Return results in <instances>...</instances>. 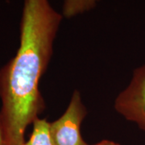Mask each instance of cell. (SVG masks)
<instances>
[{
  "instance_id": "obj_1",
  "label": "cell",
  "mask_w": 145,
  "mask_h": 145,
  "mask_svg": "<svg viewBox=\"0 0 145 145\" xmlns=\"http://www.w3.org/2000/svg\"><path fill=\"white\" fill-rule=\"evenodd\" d=\"M63 16L49 0H24L16 54L0 68V127L3 144L23 145L45 109L40 81L46 72Z\"/></svg>"
},
{
  "instance_id": "obj_2",
  "label": "cell",
  "mask_w": 145,
  "mask_h": 145,
  "mask_svg": "<svg viewBox=\"0 0 145 145\" xmlns=\"http://www.w3.org/2000/svg\"><path fill=\"white\" fill-rule=\"evenodd\" d=\"M86 114L81 93L75 90L65 113L50 123L49 134L52 145H89L81 135V125Z\"/></svg>"
},
{
  "instance_id": "obj_3",
  "label": "cell",
  "mask_w": 145,
  "mask_h": 145,
  "mask_svg": "<svg viewBox=\"0 0 145 145\" xmlns=\"http://www.w3.org/2000/svg\"><path fill=\"white\" fill-rule=\"evenodd\" d=\"M114 108L145 131V65L134 71L129 85L115 99Z\"/></svg>"
},
{
  "instance_id": "obj_4",
  "label": "cell",
  "mask_w": 145,
  "mask_h": 145,
  "mask_svg": "<svg viewBox=\"0 0 145 145\" xmlns=\"http://www.w3.org/2000/svg\"><path fill=\"white\" fill-rule=\"evenodd\" d=\"M101 0H64L62 5L63 17L71 19L93 10Z\"/></svg>"
},
{
  "instance_id": "obj_5",
  "label": "cell",
  "mask_w": 145,
  "mask_h": 145,
  "mask_svg": "<svg viewBox=\"0 0 145 145\" xmlns=\"http://www.w3.org/2000/svg\"><path fill=\"white\" fill-rule=\"evenodd\" d=\"M33 124V130L28 141L23 145H52L49 126L50 123L45 119H36Z\"/></svg>"
},
{
  "instance_id": "obj_6",
  "label": "cell",
  "mask_w": 145,
  "mask_h": 145,
  "mask_svg": "<svg viewBox=\"0 0 145 145\" xmlns=\"http://www.w3.org/2000/svg\"><path fill=\"white\" fill-rule=\"evenodd\" d=\"M93 145H120L115 142H113V141H110V140H103L99 143H97Z\"/></svg>"
},
{
  "instance_id": "obj_7",
  "label": "cell",
  "mask_w": 145,
  "mask_h": 145,
  "mask_svg": "<svg viewBox=\"0 0 145 145\" xmlns=\"http://www.w3.org/2000/svg\"><path fill=\"white\" fill-rule=\"evenodd\" d=\"M0 145H4L3 144V135H2L1 127H0Z\"/></svg>"
}]
</instances>
